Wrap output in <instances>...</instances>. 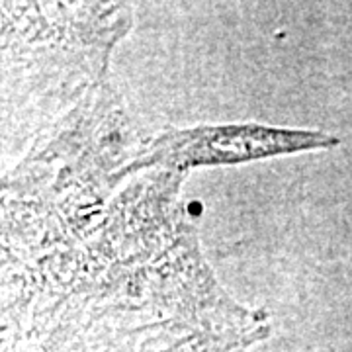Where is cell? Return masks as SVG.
Masks as SVG:
<instances>
[]
</instances>
